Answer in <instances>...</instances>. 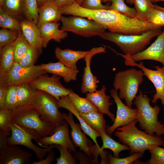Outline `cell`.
<instances>
[{"label": "cell", "instance_id": "d590c367", "mask_svg": "<svg viewBox=\"0 0 164 164\" xmlns=\"http://www.w3.org/2000/svg\"><path fill=\"white\" fill-rule=\"evenodd\" d=\"M38 7L36 0H25L23 13L26 19L37 25L39 19Z\"/></svg>", "mask_w": 164, "mask_h": 164}, {"label": "cell", "instance_id": "277c9868", "mask_svg": "<svg viewBox=\"0 0 164 164\" xmlns=\"http://www.w3.org/2000/svg\"><path fill=\"white\" fill-rule=\"evenodd\" d=\"M134 101L133 104L137 109V122L141 129L151 135H154L155 133L159 136L164 135V124L158 120L161 108L156 105L152 107L150 99L141 91Z\"/></svg>", "mask_w": 164, "mask_h": 164}, {"label": "cell", "instance_id": "836d02e7", "mask_svg": "<svg viewBox=\"0 0 164 164\" xmlns=\"http://www.w3.org/2000/svg\"><path fill=\"white\" fill-rule=\"evenodd\" d=\"M24 2V0H3L0 8L11 15L18 16L23 13Z\"/></svg>", "mask_w": 164, "mask_h": 164}, {"label": "cell", "instance_id": "ac0fdd59", "mask_svg": "<svg viewBox=\"0 0 164 164\" xmlns=\"http://www.w3.org/2000/svg\"><path fill=\"white\" fill-rule=\"evenodd\" d=\"M135 62L145 60H153L164 65V29L155 41L142 51L131 56Z\"/></svg>", "mask_w": 164, "mask_h": 164}, {"label": "cell", "instance_id": "681fc988", "mask_svg": "<svg viewBox=\"0 0 164 164\" xmlns=\"http://www.w3.org/2000/svg\"><path fill=\"white\" fill-rule=\"evenodd\" d=\"M76 0H54L56 6L59 8L71 5L76 2Z\"/></svg>", "mask_w": 164, "mask_h": 164}, {"label": "cell", "instance_id": "b9f144b4", "mask_svg": "<svg viewBox=\"0 0 164 164\" xmlns=\"http://www.w3.org/2000/svg\"><path fill=\"white\" fill-rule=\"evenodd\" d=\"M143 154L134 153L131 155L125 158H117L112 156L110 153H108L109 163L110 164H132L138 159L143 157Z\"/></svg>", "mask_w": 164, "mask_h": 164}, {"label": "cell", "instance_id": "52a82bcc", "mask_svg": "<svg viewBox=\"0 0 164 164\" xmlns=\"http://www.w3.org/2000/svg\"><path fill=\"white\" fill-rule=\"evenodd\" d=\"M30 104L38 111L43 118L56 126L62 125L65 121L59 110L56 99L46 92L36 90Z\"/></svg>", "mask_w": 164, "mask_h": 164}, {"label": "cell", "instance_id": "ab89813d", "mask_svg": "<svg viewBox=\"0 0 164 164\" xmlns=\"http://www.w3.org/2000/svg\"><path fill=\"white\" fill-rule=\"evenodd\" d=\"M21 32L2 28L0 30V49L15 41Z\"/></svg>", "mask_w": 164, "mask_h": 164}, {"label": "cell", "instance_id": "f1b7e54d", "mask_svg": "<svg viewBox=\"0 0 164 164\" xmlns=\"http://www.w3.org/2000/svg\"><path fill=\"white\" fill-rule=\"evenodd\" d=\"M16 40L0 49V68L7 72L11 70L15 63L14 50Z\"/></svg>", "mask_w": 164, "mask_h": 164}, {"label": "cell", "instance_id": "8d00e7d4", "mask_svg": "<svg viewBox=\"0 0 164 164\" xmlns=\"http://www.w3.org/2000/svg\"><path fill=\"white\" fill-rule=\"evenodd\" d=\"M30 46V45L21 32L16 40L14 50L15 63H19L20 60Z\"/></svg>", "mask_w": 164, "mask_h": 164}, {"label": "cell", "instance_id": "f6af8a7d", "mask_svg": "<svg viewBox=\"0 0 164 164\" xmlns=\"http://www.w3.org/2000/svg\"><path fill=\"white\" fill-rule=\"evenodd\" d=\"M102 0H84L80 5L85 9L97 10L109 9V5H104L102 3Z\"/></svg>", "mask_w": 164, "mask_h": 164}, {"label": "cell", "instance_id": "60d3db41", "mask_svg": "<svg viewBox=\"0 0 164 164\" xmlns=\"http://www.w3.org/2000/svg\"><path fill=\"white\" fill-rule=\"evenodd\" d=\"M17 89L16 85H9L5 102V108L14 110L19 106Z\"/></svg>", "mask_w": 164, "mask_h": 164}, {"label": "cell", "instance_id": "1f68e13d", "mask_svg": "<svg viewBox=\"0 0 164 164\" xmlns=\"http://www.w3.org/2000/svg\"><path fill=\"white\" fill-rule=\"evenodd\" d=\"M0 27L19 32L22 31L20 21L13 17L1 8H0Z\"/></svg>", "mask_w": 164, "mask_h": 164}, {"label": "cell", "instance_id": "816d5d0a", "mask_svg": "<svg viewBox=\"0 0 164 164\" xmlns=\"http://www.w3.org/2000/svg\"><path fill=\"white\" fill-rule=\"evenodd\" d=\"M154 6L155 8L164 11V7L159 6L156 5H154Z\"/></svg>", "mask_w": 164, "mask_h": 164}, {"label": "cell", "instance_id": "ba28073f", "mask_svg": "<svg viewBox=\"0 0 164 164\" xmlns=\"http://www.w3.org/2000/svg\"><path fill=\"white\" fill-rule=\"evenodd\" d=\"M60 21L62 23L60 29L85 37L99 36L106 29L95 21L80 16L62 15Z\"/></svg>", "mask_w": 164, "mask_h": 164}, {"label": "cell", "instance_id": "4dcf8cb0", "mask_svg": "<svg viewBox=\"0 0 164 164\" xmlns=\"http://www.w3.org/2000/svg\"><path fill=\"white\" fill-rule=\"evenodd\" d=\"M137 13L136 18L143 21L148 22L154 4L151 0H133Z\"/></svg>", "mask_w": 164, "mask_h": 164}, {"label": "cell", "instance_id": "6da1fadb", "mask_svg": "<svg viewBox=\"0 0 164 164\" xmlns=\"http://www.w3.org/2000/svg\"><path fill=\"white\" fill-rule=\"evenodd\" d=\"M84 16L98 23L110 32L125 35H139L161 28L153 23L132 18L110 9H86Z\"/></svg>", "mask_w": 164, "mask_h": 164}, {"label": "cell", "instance_id": "30bf717a", "mask_svg": "<svg viewBox=\"0 0 164 164\" xmlns=\"http://www.w3.org/2000/svg\"><path fill=\"white\" fill-rule=\"evenodd\" d=\"M64 119L70 125L71 128L70 136L71 140L75 146L78 147L87 156L93 160V164H98V157L100 151L94 144L89 139L82 131L80 125L74 121L73 114L69 112L68 114L62 113Z\"/></svg>", "mask_w": 164, "mask_h": 164}, {"label": "cell", "instance_id": "6f0895ef", "mask_svg": "<svg viewBox=\"0 0 164 164\" xmlns=\"http://www.w3.org/2000/svg\"><path fill=\"white\" fill-rule=\"evenodd\" d=\"M151 0V1H152V0Z\"/></svg>", "mask_w": 164, "mask_h": 164}, {"label": "cell", "instance_id": "7a4b0ae2", "mask_svg": "<svg viewBox=\"0 0 164 164\" xmlns=\"http://www.w3.org/2000/svg\"><path fill=\"white\" fill-rule=\"evenodd\" d=\"M12 121L36 142L52 135L57 126L43 118L31 104L20 106L13 110Z\"/></svg>", "mask_w": 164, "mask_h": 164}, {"label": "cell", "instance_id": "7c38bea8", "mask_svg": "<svg viewBox=\"0 0 164 164\" xmlns=\"http://www.w3.org/2000/svg\"><path fill=\"white\" fill-rule=\"evenodd\" d=\"M110 95L117 106L116 116L114 123L111 126L106 127V132L111 136L118 128L128 125L137 120V108L132 109L124 104L119 97L118 91L114 89L110 91Z\"/></svg>", "mask_w": 164, "mask_h": 164}, {"label": "cell", "instance_id": "f5cc1de1", "mask_svg": "<svg viewBox=\"0 0 164 164\" xmlns=\"http://www.w3.org/2000/svg\"><path fill=\"white\" fill-rule=\"evenodd\" d=\"M84 0H76V3L81 5Z\"/></svg>", "mask_w": 164, "mask_h": 164}, {"label": "cell", "instance_id": "db71d44e", "mask_svg": "<svg viewBox=\"0 0 164 164\" xmlns=\"http://www.w3.org/2000/svg\"><path fill=\"white\" fill-rule=\"evenodd\" d=\"M164 2V0H152V2Z\"/></svg>", "mask_w": 164, "mask_h": 164}, {"label": "cell", "instance_id": "d6a6232c", "mask_svg": "<svg viewBox=\"0 0 164 164\" xmlns=\"http://www.w3.org/2000/svg\"><path fill=\"white\" fill-rule=\"evenodd\" d=\"M103 2H110L109 9L116 11L121 13L132 18H136L137 13L135 8L128 7L124 0H102Z\"/></svg>", "mask_w": 164, "mask_h": 164}, {"label": "cell", "instance_id": "9f6ffc18", "mask_svg": "<svg viewBox=\"0 0 164 164\" xmlns=\"http://www.w3.org/2000/svg\"><path fill=\"white\" fill-rule=\"evenodd\" d=\"M162 146H163L164 147V138L163 139V145Z\"/></svg>", "mask_w": 164, "mask_h": 164}, {"label": "cell", "instance_id": "2e32d148", "mask_svg": "<svg viewBox=\"0 0 164 164\" xmlns=\"http://www.w3.org/2000/svg\"><path fill=\"white\" fill-rule=\"evenodd\" d=\"M105 47H94L88 51L84 60L86 66L84 68L81 86L82 93L87 94L94 92L98 87L97 84L99 82L97 77L92 73L91 67V63L92 57L95 54L101 53H106Z\"/></svg>", "mask_w": 164, "mask_h": 164}, {"label": "cell", "instance_id": "4fadbf2b", "mask_svg": "<svg viewBox=\"0 0 164 164\" xmlns=\"http://www.w3.org/2000/svg\"><path fill=\"white\" fill-rule=\"evenodd\" d=\"M29 83L35 89L51 95L57 100L68 95L72 90L65 87L60 81V77L54 74L50 77L46 74L40 75Z\"/></svg>", "mask_w": 164, "mask_h": 164}, {"label": "cell", "instance_id": "f907efd6", "mask_svg": "<svg viewBox=\"0 0 164 164\" xmlns=\"http://www.w3.org/2000/svg\"><path fill=\"white\" fill-rule=\"evenodd\" d=\"M49 0H36L37 4L38 7H40Z\"/></svg>", "mask_w": 164, "mask_h": 164}, {"label": "cell", "instance_id": "c3c4849f", "mask_svg": "<svg viewBox=\"0 0 164 164\" xmlns=\"http://www.w3.org/2000/svg\"><path fill=\"white\" fill-rule=\"evenodd\" d=\"M51 149L48 152L49 154L45 159L37 162L32 161L33 164H50L55 159V152Z\"/></svg>", "mask_w": 164, "mask_h": 164}, {"label": "cell", "instance_id": "5bb4252c", "mask_svg": "<svg viewBox=\"0 0 164 164\" xmlns=\"http://www.w3.org/2000/svg\"><path fill=\"white\" fill-rule=\"evenodd\" d=\"M11 128V136L8 138L7 143L11 146L20 145L26 146L33 151L36 154L39 161L44 159L51 149L50 146L41 148L35 145L32 142L30 136L12 122L10 125Z\"/></svg>", "mask_w": 164, "mask_h": 164}, {"label": "cell", "instance_id": "603a6c76", "mask_svg": "<svg viewBox=\"0 0 164 164\" xmlns=\"http://www.w3.org/2000/svg\"><path fill=\"white\" fill-rule=\"evenodd\" d=\"M42 68L47 73L55 74L62 77L64 81L68 83L77 79L79 71L66 66L60 62H49L40 64Z\"/></svg>", "mask_w": 164, "mask_h": 164}, {"label": "cell", "instance_id": "d4e9b609", "mask_svg": "<svg viewBox=\"0 0 164 164\" xmlns=\"http://www.w3.org/2000/svg\"><path fill=\"white\" fill-rule=\"evenodd\" d=\"M88 51H76L67 49L63 50L57 47L54 53L59 61L67 67L77 70V63L80 59H84Z\"/></svg>", "mask_w": 164, "mask_h": 164}, {"label": "cell", "instance_id": "bcb514c9", "mask_svg": "<svg viewBox=\"0 0 164 164\" xmlns=\"http://www.w3.org/2000/svg\"><path fill=\"white\" fill-rule=\"evenodd\" d=\"M9 85L3 80H0V109L4 108L6 97Z\"/></svg>", "mask_w": 164, "mask_h": 164}, {"label": "cell", "instance_id": "484cf974", "mask_svg": "<svg viewBox=\"0 0 164 164\" xmlns=\"http://www.w3.org/2000/svg\"><path fill=\"white\" fill-rule=\"evenodd\" d=\"M81 118L93 129L100 134L106 132V125L103 114L98 111H92L87 113H80Z\"/></svg>", "mask_w": 164, "mask_h": 164}, {"label": "cell", "instance_id": "11a10c76", "mask_svg": "<svg viewBox=\"0 0 164 164\" xmlns=\"http://www.w3.org/2000/svg\"><path fill=\"white\" fill-rule=\"evenodd\" d=\"M127 2L131 4H133V0H126Z\"/></svg>", "mask_w": 164, "mask_h": 164}, {"label": "cell", "instance_id": "7bdbcfd3", "mask_svg": "<svg viewBox=\"0 0 164 164\" xmlns=\"http://www.w3.org/2000/svg\"><path fill=\"white\" fill-rule=\"evenodd\" d=\"M151 157L147 163L149 164H164V148L155 146L149 150Z\"/></svg>", "mask_w": 164, "mask_h": 164}, {"label": "cell", "instance_id": "ffe728a7", "mask_svg": "<svg viewBox=\"0 0 164 164\" xmlns=\"http://www.w3.org/2000/svg\"><path fill=\"white\" fill-rule=\"evenodd\" d=\"M20 22L22 33L30 45L41 54L44 47L41 32L37 25L26 19Z\"/></svg>", "mask_w": 164, "mask_h": 164}, {"label": "cell", "instance_id": "9a60e30c", "mask_svg": "<svg viewBox=\"0 0 164 164\" xmlns=\"http://www.w3.org/2000/svg\"><path fill=\"white\" fill-rule=\"evenodd\" d=\"M0 164H29L32 155L15 146H9L7 141L0 142Z\"/></svg>", "mask_w": 164, "mask_h": 164}, {"label": "cell", "instance_id": "d6986e66", "mask_svg": "<svg viewBox=\"0 0 164 164\" xmlns=\"http://www.w3.org/2000/svg\"><path fill=\"white\" fill-rule=\"evenodd\" d=\"M57 103L59 108H64L68 110L75 116L80 122L81 129L85 134L92 140L99 149L100 152V154H102L103 152L101 151V147L97 141V138L100 137V134L91 127L81 118L79 112L70 102L68 95L61 97L59 100H57Z\"/></svg>", "mask_w": 164, "mask_h": 164}, {"label": "cell", "instance_id": "5b68a950", "mask_svg": "<svg viewBox=\"0 0 164 164\" xmlns=\"http://www.w3.org/2000/svg\"><path fill=\"white\" fill-rule=\"evenodd\" d=\"M162 32L161 28L152 29L139 35H125L111 32H104L99 36L115 43L124 54L132 56L145 50L151 39Z\"/></svg>", "mask_w": 164, "mask_h": 164}, {"label": "cell", "instance_id": "8992f818", "mask_svg": "<svg viewBox=\"0 0 164 164\" xmlns=\"http://www.w3.org/2000/svg\"><path fill=\"white\" fill-rule=\"evenodd\" d=\"M143 71L132 68L118 72L115 75L113 83L114 89L120 90L118 96L124 99L126 105L132 108L134 101L143 81Z\"/></svg>", "mask_w": 164, "mask_h": 164}, {"label": "cell", "instance_id": "7402d4cb", "mask_svg": "<svg viewBox=\"0 0 164 164\" xmlns=\"http://www.w3.org/2000/svg\"><path fill=\"white\" fill-rule=\"evenodd\" d=\"M60 23L50 22L43 24L39 28L42 36L43 46L47 47L50 41L53 39L56 42L60 43L62 40L67 38L68 34L59 28Z\"/></svg>", "mask_w": 164, "mask_h": 164}, {"label": "cell", "instance_id": "83f0119b", "mask_svg": "<svg viewBox=\"0 0 164 164\" xmlns=\"http://www.w3.org/2000/svg\"><path fill=\"white\" fill-rule=\"evenodd\" d=\"M72 105L80 113H87L92 111H98L97 108L86 98L82 97L72 90L68 95Z\"/></svg>", "mask_w": 164, "mask_h": 164}, {"label": "cell", "instance_id": "e0dca14e", "mask_svg": "<svg viewBox=\"0 0 164 164\" xmlns=\"http://www.w3.org/2000/svg\"><path fill=\"white\" fill-rule=\"evenodd\" d=\"M36 142L44 148L58 144L66 147L71 152H76L75 146L70 137L68 123L65 120L62 125L56 127L52 135L42 138Z\"/></svg>", "mask_w": 164, "mask_h": 164}, {"label": "cell", "instance_id": "3957f363", "mask_svg": "<svg viewBox=\"0 0 164 164\" xmlns=\"http://www.w3.org/2000/svg\"><path fill=\"white\" fill-rule=\"evenodd\" d=\"M137 120L130 124L118 128L114 135L122 144L128 146L130 154L141 153L157 146H162L163 138L149 135L138 129L136 126Z\"/></svg>", "mask_w": 164, "mask_h": 164}, {"label": "cell", "instance_id": "74e56055", "mask_svg": "<svg viewBox=\"0 0 164 164\" xmlns=\"http://www.w3.org/2000/svg\"><path fill=\"white\" fill-rule=\"evenodd\" d=\"M13 113L12 110L5 108L0 109V130L8 136L11 133L10 125Z\"/></svg>", "mask_w": 164, "mask_h": 164}, {"label": "cell", "instance_id": "680465c9", "mask_svg": "<svg viewBox=\"0 0 164 164\" xmlns=\"http://www.w3.org/2000/svg\"><path fill=\"white\" fill-rule=\"evenodd\" d=\"M25 0H24V1H25Z\"/></svg>", "mask_w": 164, "mask_h": 164}, {"label": "cell", "instance_id": "7dc6e473", "mask_svg": "<svg viewBox=\"0 0 164 164\" xmlns=\"http://www.w3.org/2000/svg\"><path fill=\"white\" fill-rule=\"evenodd\" d=\"M74 156L77 159L79 160L80 164H93V160L91 158L87 156L84 153H83L80 152H74L73 153Z\"/></svg>", "mask_w": 164, "mask_h": 164}, {"label": "cell", "instance_id": "4316f807", "mask_svg": "<svg viewBox=\"0 0 164 164\" xmlns=\"http://www.w3.org/2000/svg\"><path fill=\"white\" fill-rule=\"evenodd\" d=\"M100 134L103 144L101 147L102 152L105 149H110L113 152L114 156L117 158H120V152L124 150H130V148L128 146L121 144L114 140L106 132H104Z\"/></svg>", "mask_w": 164, "mask_h": 164}, {"label": "cell", "instance_id": "9c48e42d", "mask_svg": "<svg viewBox=\"0 0 164 164\" xmlns=\"http://www.w3.org/2000/svg\"><path fill=\"white\" fill-rule=\"evenodd\" d=\"M112 50L125 59V65L137 67L143 71L144 75L153 83L155 89L156 93L153 96L152 102L155 104L158 100H160L164 110V66L161 67L157 66L154 67L156 70L150 69L144 66L142 61L138 63L134 62L130 55L119 53L113 49Z\"/></svg>", "mask_w": 164, "mask_h": 164}, {"label": "cell", "instance_id": "f546056e", "mask_svg": "<svg viewBox=\"0 0 164 164\" xmlns=\"http://www.w3.org/2000/svg\"><path fill=\"white\" fill-rule=\"evenodd\" d=\"M36 90L29 83L17 85V93L19 106L30 104Z\"/></svg>", "mask_w": 164, "mask_h": 164}, {"label": "cell", "instance_id": "cb8c5ba5", "mask_svg": "<svg viewBox=\"0 0 164 164\" xmlns=\"http://www.w3.org/2000/svg\"><path fill=\"white\" fill-rule=\"evenodd\" d=\"M39 19L37 26L39 28L43 24L50 22H58L62 14L54 0H50L38 8Z\"/></svg>", "mask_w": 164, "mask_h": 164}, {"label": "cell", "instance_id": "e575fe53", "mask_svg": "<svg viewBox=\"0 0 164 164\" xmlns=\"http://www.w3.org/2000/svg\"><path fill=\"white\" fill-rule=\"evenodd\" d=\"M51 149H57L60 153V155L58 158H56V164H75L77 159L73 155L71 151L67 148L58 144H53L49 146Z\"/></svg>", "mask_w": 164, "mask_h": 164}, {"label": "cell", "instance_id": "f35d334b", "mask_svg": "<svg viewBox=\"0 0 164 164\" xmlns=\"http://www.w3.org/2000/svg\"><path fill=\"white\" fill-rule=\"evenodd\" d=\"M40 54L37 50L30 46L19 63L24 67L34 65Z\"/></svg>", "mask_w": 164, "mask_h": 164}, {"label": "cell", "instance_id": "8fae6325", "mask_svg": "<svg viewBox=\"0 0 164 164\" xmlns=\"http://www.w3.org/2000/svg\"><path fill=\"white\" fill-rule=\"evenodd\" d=\"M46 72L40 65L29 67L21 66L18 63L14 65L9 72L4 71L1 75L9 85L29 83L39 76L46 74Z\"/></svg>", "mask_w": 164, "mask_h": 164}, {"label": "cell", "instance_id": "ee69618b", "mask_svg": "<svg viewBox=\"0 0 164 164\" xmlns=\"http://www.w3.org/2000/svg\"><path fill=\"white\" fill-rule=\"evenodd\" d=\"M148 22L161 27L164 26V11L155 8L153 5Z\"/></svg>", "mask_w": 164, "mask_h": 164}, {"label": "cell", "instance_id": "44dd1931", "mask_svg": "<svg viewBox=\"0 0 164 164\" xmlns=\"http://www.w3.org/2000/svg\"><path fill=\"white\" fill-rule=\"evenodd\" d=\"M106 89V87L103 85L100 90L87 93L85 98L97 108L99 112L107 115L114 122L115 115L109 110L110 106L112 104V103L110 102V96L105 93Z\"/></svg>", "mask_w": 164, "mask_h": 164}]
</instances>
